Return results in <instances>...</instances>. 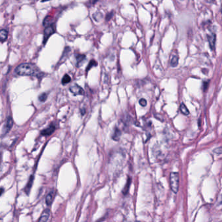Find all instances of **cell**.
I'll list each match as a JSON object with an SVG mask.
<instances>
[{"mask_svg": "<svg viewBox=\"0 0 222 222\" xmlns=\"http://www.w3.org/2000/svg\"><path fill=\"white\" fill-rule=\"evenodd\" d=\"M16 74L19 76H37L40 74L39 70L35 65L31 63H22L15 69Z\"/></svg>", "mask_w": 222, "mask_h": 222, "instance_id": "obj_1", "label": "cell"}, {"mask_svg": "<svg viewBox=\"0 0 222 222\" xmlns=\"http://www.w3.org/2000/svg\"><path fill=\"white\" fill-rule=\"evenodd\" d=\"M169 181H170V187L172 191L176 194L178 191L179 188V175L178 173L172 172L169 176Z\"/></svg>", "mask_w": 222, "mask_h": 222, "instance_id": "obj_2", "label": "cell"}, {"mask_svg": "<svg viewBox=\"0 0 222 222\" xmlns=\"http://www.w3.org/2000/svg\"><path fill=\"white\" fill-rule=\"evenodd\" d=\"M56 31V26L54 24H51L50 26H47L45 28L44 31V39H43V43L44 44H46V42L48 40L49 37H50L52 35L55 33Z\"/></svg>", "mask_w": 222, "mask_h": 222, "instance_id": "obj_3", "label": "cell"}, {"mask_svg": "<svg viewBox=\"0 0 222 222\" xmlns=\"http://www.w3.org/2000/svg\"><path fill=\"white\" fill-rule=\"evenodd\" d=\"M13 125V120L12 119V117H9L7 119L5 124H4L3 126V132H2L3 135H5L9 132L11 128H12Z\"/></svg>", "mask_w": 222, "mask_h": 222, "instance_id": "obj_4", "label": "cell"}, {"mask_svg": "<svg viewBox=\"0 0 222 222\" xmlns=\"http://www.w3.org/2000/svg\"><path fill=\"white\" fill-rule=\"evenodd\" d=\"M69 90L74 96H76V95H83L84 94V90L80 85L77 84H74L71 86L69 88Z\"/></svg>", "mask_w": 222, "mask_h": 222, "instance_id": "obj_5", "label": "cell"}, {"mask_svg": "<svg viewBox=\"0 0 222 222\" xmlns=\"http://www.w3.org/2000/svg\"><path fill=\"white\" fill-rule=\"evenodd\" d=\"M55 130H56V126L54 125V124H52L48 126V127L42 131L41 134L42 135H51L52 133H54V132Z\"/></svg>", "mask_w": 222, "mask_h": 222, "instance_id": "obj_6", "label": "cell"}, {"mask_svg": "<svg viewBox=\"0 0 222 222\" xmlns=\"http://www.w3.org/2000/svg\"><path fill=\"white\" fill-rule=\"evenodd\" d=\"M86 59V56L83 54H78L76 56V66L78 67H81L83 62L85 61Z\"/></svg>", "mask_w": 222, "mask_h": 222, "instance_id": "obj_7", "label": "cell"}, {"mask_svg": "<svg viewBox=\"0 0 222 222\" xmlns=\"http://www.w3.org/2000/svg\"><path fill=\"white\" fill-rule=\"evenodd\" d=\"M50 210L47 209L45 210L44 212L42 213L41 216H40L38 221H47L50 218Z\"/></svg>", "mask_w": 222, "mask_h": 222, "instance_id": "obj_8", "label": "cell"}, {"mask_svg": "<svg viewBox=\"0 0 222 222\" xmlns=\"http://www.w3.org/2000/svg\"><path fill=\"white\" fill-rule=\"evenodd\" d=\"M55 195H56V193L54 191L50 192L47 195L46 198V203L47 204V205L50 206L52 205V203L54 201V198H55Z\"/></svg>", "mask_w": 222, "mask_h": 222, "instance_id": "obj_9", "label": "cell"}, {"mask_svg": "<svg viewBox=\"0 0 222 222\" xmlns=\"http://www.w3.org/2000/svg\"><path fill=\"white\" fill-rule=\"evenodd\" d=\"M208 42H209L210 47L212 50H214L215 48V44H216V35L214 34H212L208 38Z\"/></svg>", "mask_w": 222, "mask_h": 222, "instance_id": "obj_10", "label": "cell"}, {"mask_svg": "<svg viewBox=\"0 0 222 222\" xmlns=\"http://www.w3.org/2000/svg\"><path fill=\"white\" fill-rule=\"evenodd\" d=\"M8 37V31L6 29H1L0 31V40L1 42H3L7 40Z\"/></svg>", "mask_w": 222, "mask_h": 222, "instance_id": "obj_11", "label": "cell"}, {"mask_svg": "<svg viewBox=\"0 0 222 222\" xmlns=\"http://www.w3.org/2000/svg\"><path fill=\"white\" fill-rule=\"evenodd\" d=\"M33 180H34V176L33 175H31L28 181V184L26 185V188H25V192H26V193H27V194H29V192H30V190L31 188V186H32V184L33 182Z\"/></svg>", "mask_w": 222, "mask_h": 222, "instance_id": "obj_12", "label": "cell"}, {"mask_svg": "<svg viewBox=\"0 0 222 222\" xmlns=\"http://www.w3.org/2000/svg\"><path fill=\"white\" fill-rule=\"evenodd\" d=\"M180 110L181 113L185 115H188L190 114L188 109L187 108L186 106L184 104H181V105L180 106Z\"/></svg>", "mask_w": 222, "mask_h": 222, "instance_id": "obj_13", "label": "cell"}, {"mask_svg": "<svg viewBox=\"0 0 222 222\" xmlns=\"http://www.w3.org/2000/svg\"><path fill=\"white\" fill-rule=\"evenodd\" d=\"M71 81V77L69 76V75H68V74H65L62 79L61 83L63 85H66L67 83H69Z\"/></svg>", "mask_w": 222, "mask_h": 222, "instance_id": "obj_14", "label": "cell"}, {"mask_svg": "<svg viewBox=\"0 0 222 222\" xmlns=\"http://www.w3.org/2000/svg\"><path fill=\"white\" fill-rule=\"evenodd\" d=\"M120 136H121V132H120L118 129L116 128L115 130L114 136H113V139L114 140H116V141H118Z\"/></svg>", "mask_w": 222, "mask_h": 222, "instance_id": "obj_15", "label": "cell"}, {"mask_svg": "<svg viewBox=\"0 0 222 222\" xmlns=\"http://www.w3.org/2000/svg\"><path fill=\"white\" fill-rule=\"evenodd\" d=\"M178 63V58L176 56H174V57L171 59V65L172 67H176Z\"/></svg>", "mask_w": 222, "mask_h": 222, "instance_id": "obj_16", "label": "cell"}, {"mask_svg": "<svg viewBox=\"0 0 222 222\" xmlns=\"http://www.w3.org/2000/svg\"><path fill=\"white\" fill-rule=\"evenodd\" d=\"M96 65H97V62L95 60L92 59L89 62V65H88V66L87 67V69L86 70H87V71H89V70L91 69L92 67H96Z\"/></svg>", "mask_w": 222, "mask_h": 222, "instance_id": "obj_17", "label": "cell"}, {"mask_svg": "<svg viewBox=\"0 0 222 222\" xmlns=\"http://www.w3.org/2000/svg\"><path fill=\"white\" fill-rule=\"evenodd\" d=\"M97 18H99L100 20L102 18V15L101 14V13L100 12H97L96 13H94V14L93 15V18L96 20V21H97Z\"/></svg>", "mask_w": 222, "mask_h": 222, "instance_id": "obj_18", "label": "cell"}, {"mask_svg": "<svg viewBox=\"0 0 222 222\" xmlns=\"http://www.w3.org/2000/svg\"><path fill=\"white\" fill-rule=\"evenodd\" d=\"M47 98V94L46 93H42L38 97V99H39L40 101L41 102H44L46 100Z\"/></svg>", "mask_w": 222, "mask_h": 222, "instance_id": "obj_19", "label": "cell"}, {"mask_svg": "<svg viewBox=\"0 0 222 222\" xmlns=\"http://www.w3.org/2000/svg\"><path fill=\"white\" fill-rule=\"evenodd\" d=\"M139 104H140V105L143 106V107H145V106H146L147 104V100L145 98H141L139 100Z\"/></svg>", "mask_w": 222, "mask_h": 222, "instance_id": "obj_20", "label": "cell"}, {"mask_svg": "<svg viewBox=\"0 0 222 222\" xmlns=\"http://www.w3.org/2000/svg\"><path fill=\"white\" fill-rule=\"evenodd\" d=\"M214 152L215 153H216L217 155H221L222 154V147H219L214 150Z\"/></svg>", "mask_w": 222, "mask_h": 222, "instance_id": "obj_21", "label": "cell"}, {"mask_svg": "<svg viewBox=\"0 0 222 222\" xmlns=\"http://www.w3.org/2000/svg\"><path fill=\"white\" fill-rule=\"evenodd\" d=\"M130 182H131V181H130V180H128V182H127V184H126V186L125 187V188H124V190H123L124 193L126 194V193H127V192H128V188H129V186H130Z\"/></svg>", "mask_w": 222, "mask_h": 222, "instance_id": "obj_22", "label": "cell"}, {"mask_svg": "<svg viewBox=\"0 0 222 222\" xmlns=\"http://www.w3.org/2000/svg\"><path fill=\"white\" fill-rule=\"evenodd\" d=\"M113 16H114V12H111L110 13L108 14L107 16H106V20H107V21H108V20H110L111 18H112L113 17Z\"/></svg>", "mask_w": 222, "mask_h": 222, "instance_id": "obj_23", "label": "cell"}, {"mask_svg": "<svg viewBox=\"0 0 222 222\" xmlns=\"http://www.w3.org/2000/svg\"><path fill=\"white\" fill-rule=\"evenodd\" d=\"M208 84V82H205V83H204V87H205V89H207V88Z\"/></svg>", "mask_w": 222, "mask_h": 222, "instance_id": "obj_24", "label": "cell"}, {"mask_svg": "<svg viewBox=\"0 0 222 222\" xmlns=\"http://www.w3.org/2000/svg\"><path fill=\"white\" fill-rule=\"evenodd\" d=\"M50 1V0H42V2H45V1Z\"/></svg>", "mask_w": 222, "mask_h": 222, "instance_id": "obj_25", "label": "cell"}, {"mask_svg": "<svg viewBox=\"0 0 222 222\" xmlns=\"http://www.w3.org/2000/svg\"><path fill=\"white\" fill-rule=\"evenodd\" d=\"M220 203L222 204V195L221 196V201H220Z\"/></svg>", "mask_w": 222, "mask_h": 222, "instance_id": "obj_26", "label": "cell"}, {"mask_svg": "<svg viewBox=\"0 0 222 222\" xmlns=\"http://www.w3.org/2000/svg\"><path fill=\"white\" fill-rule=\"evenodd\" d=\"M1 194H3V189L1 188Z\"/></svg>", "mask_w": 222, "mask_h": 222, "instance_id": "obj_27", "label": "cell"}, {"mask_svg": "<svg viewBox=\"0 0 222 222\" xmlns=\"http://www.w3.org/2000/svg\"><path fill=\"white\" fill-rule=\"evenodd\" d=\"M180 1H184V0H180Z\"/></svg>", "mask_w": 222, "mask_h": 222, "instance_id": "obj_28", "label": "cell"}, {"mask_svg": "<svg viewBox=\"0 0 222 222\" xmlns=\"http://www.w3.org/2000/svg\"><path fill=\"white\" fill-rule=\"evenodd\" d=\"M221 13H222V9H221Z\"/></svg>", "mask_w": 222, "mask_h": 222, "instance_id": "obj_29", "label": "cell"}]
</instances>
